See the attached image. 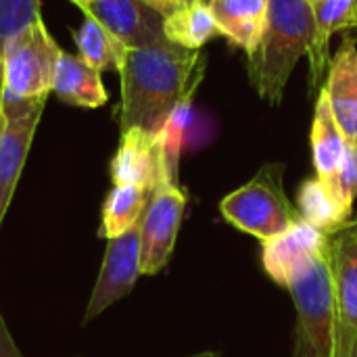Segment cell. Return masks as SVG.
<instances>
[{"label":"cell","mask_w":357,"mask_h":357,"mask_svg":"<svg viewBox=\"0 0 357 357\" xmlns=\"http://www.w3.org/2000/svg\"><path fill=\"white\" fill-rule=\"evenodd\" d=\"M203 73L205 59L201 50H186L169 42L130 48L119 71V132L144 128L157 134L184 94L203 79Z\"/></svg>","instance_id":"6da1fadb"},{"label":"cell","mask_w":357,"mask_h":357,"mask_svg":"<svg viewBox=\"0 0 357 357\" xmlns=\"http://www.w3.org/2000/svg\"><path fill=\"white\" fill-rule=\"evenodd\" d=\"M314 33V8L305 0H270L268 23L257 48L247 54V71L255 92L280 105L291 73L307 54Z\"/></svg>","instance_id":"7a4b0ae2"},{"label":"cell","mask_w":357,"mask_h":357,"mask_svg":"<svg viewBox=\"0 0 357 357\" xmlns=\"http://www.w3.org/2000/svg\"><path fill=\"white\" fill-rule=\"evenodd\" d=\"M297 307L295 357H337L339 318L331 247L301 264L287 287Z\"/></svg>","instance_id":"3957f363"},{"label":"cell","mask_w":357,"mask_h":357,"mask_svg":"<svg viewBox=\"0 0 357 357\" xmlns=\"http://www.w3.org/2000/svg\"><path fill=\"white\" fill-rule=\"evenodd\" d=\"M282 176V163H266L247 184L220 201L222 218L261 243L289 230L299 213L284 192Z\"/></svg>","instance_id":"277c9868"},{"label":"cell","mask_w":357,"mask_h":357,"mask_svg":"<svg viewBox=\"0 0 357 357\" xmlns=\"http://www.w3.org/2000/svg\"><path fill=\"white\" fill-rule=\"evenodd\" d=\"M61 52L44 19L25 27L4 46L0 56L2 96L8 100L48 98Z\"/></svg>","instance_id":"5b68a950"},{"label":"cell","mask_w":357,"mask_h":357,"mask_svg":"<svg viewBox=\"0 0 357 357\" xmlns=\"http://www.w3.org/2000/svg\"><path fill=\"white\" fill-rule=\"evenodd\" d=\"M186 201V192L176 182H163L151 192L140 220L142 276H157L169 264L176 249Z\"/></svg>","instance_id":"8992f818"},{"label":"cell","mask_w":357,"mask_h":357,"mask_svg":"<svg viewBox=\"0 0 357 357\" xmlns=\"http://www.w3.org/2000/svg\"><path fill=\"white\" fill-rule=\"evenodd\" d=\"M46 98L8 100L2 96L0 123V228L19 184L25 159L29 155Z\"/></svg>","instance_id":"52a82bcc"},{"label":"cell","mask_w":357,"mask_h":357,"mask_svg":"<svg viewBox=\"0 0 357 357\" xmlns=\"http://www.w3.org/2000/svg\"><path fill=\"white\" fill-rule=\"evenodd\" d=\"M339 318L337 357H357V220L328 234Z\"/></svg>","instance_id":"ba28073f"},{"label":"cell","mask_w":357,"mask_h":357,"mask_svg":"<svg viewBox=\"0 0 357 357\" xmlns=\"http://www.w3.org/2000/svg\"><path fill=\"white\" fill-rule=\"evenodd\" d=\"M140 276H142V268H140V224H138L130 232L107 241L102 266L94 282L82 324L84 326L90 324L107 307L128 297Z\"/></svg>","instance_id":"9c48e42d"},{"label":"cell","mask_w":357,"mask_h":357,"mask_svg":"<svg viewBox=\"0 0 357 357\" xmlns=\"http://www.w3.org/2000/svg\"><path fill=\"white\" fill-rule=\"evenodd\" d=\"M113 184H134L153 192L163 182H176L163 157L157 136L144 128H128L119 134V144L109 161Z\"/></svg>","instance_id":"30bf717a"},{"label":"cell","mask_w":357,"mask_h":357,"mask_svg":"<svg viewBox=\"0 0 357 357\" xmlns=\"http://www.w3.org/2000/svg\"><path fill=\"white\" fill-rule=\"evenodd\" d=\"M77 8L98 19L128 48H146L167 42L163 17L140 0H96Z\"/></svg>","instance_id":"8fae6325"},{"label":"cell","mask_w":357,"mask_h":357,"mask_svg":"<svg viewBox=\"0 0 357 357\" xmlns=\"http://www.w3.org/2000/svg\"><path fill=\"white\" fill-rule=\"evenodd\" d=\"M328 247V234L310 226L301 218L282 234L261 243V264L266 274L282 289L289 287L293 272Z\"/></svg>","instance_id":"7c38bea8"},{"label":"cell","mask_w":357,"mask_h":357,"mask_svg":"<svg viewBox=\"0 0 357 357\" xmlns=\"http://www.w3.org/2000/svg\"><path fill=\"white\" fill-rule=\"evenodd\" d=\"M324 92L333 115L345 134L347 142L357 144V44L356 38L345 36L339 50L331 59Z\"/></svg>","instance_id":"4fadbf2b"},{"label":"cell","mask_w":357,"mask_h":357,"mask_svg":"<svg viewBox=\"0 0 357 357\" xmlns=\"http://www.w3.org/2000/svg\"><path fill=\"white\" fill-rule=\"evenodd\" d=\"M345 149H347V138L341 132V128L333 115L328 96L322 88L320 96L316 100L314 121H312V155H314L316 178L328 188V192L335 197L337 203H339V197H337L339 172H341V165L345 159Z\"/></svg>","instance_id":"5bb4252c"},{"label":"cell","mask_w":357,"mask_h":357,"mask_svg":"<svg viewBox=\"0 0 357 357\" xmlns=\"http://www.w3.org/2000/svg\"><path fill=\"white\" fill-rule=\"evenodd\" d=\"M314 8V33L307 46L310 88L318 90L324 84V73L331 65V38L343 29H357V0H324Z\"/></svg>","instance_id":"9a60e30c"},{"label":"cell","mask_w":357,"mask_h":357,"mask_svg":"<svg viewBox=\"0 0 357 357\" xmlns=\"http://www.w3.org/2000/svg\"><path fill=\"white\" fill-rule=\"evenodd\" d=\"M220 36L251 54L266 29L270 0H209Z\"/></svg>","instance_id":"2e32d148"},{"label":"cell","mask_w":357,"mask_h":357,"mask_svg":"<svg viewBox=\"0 0 357 357\" xmlns=\"http://www.w3.org/2000/svg\"><path fill=\"white\" fill-rule=\"evenodd\" d=\"M52 92L61 102L82 109H98L109 100L100 71L84 63L77 54L61 52Z\"/></svg>","instance_id":"e0dca14e"},{"label":"cell","mask_w":357,"mask_h":357,"mask_svg":"<svg viewBox=\"0 0 357 357\" xmlns=\"http://www.w3.org/2000/svg\"><path fill=\"white\" fill-rule=\"evenodd\" d=\"M77 56L90 67L102 71H121L130 48L113 36L98 19L84 13L82 25L73 31Z\"/></svg>","instance_id":"ac0fdd59"},{"label":"cell","mask_w":357,"mask_h":357,"mask_svg":"<svg viewBox=\"0 0 357 357\" xmlns=\"http://www.w3.org/2000/svg\"><path fill=\"white\" fill-rule=\"evenodd\" d=\"M149 197L151 192L142 186L113 184L105 197L100 209V228L96 234L105 241H111L136 228L142 220Z\"/></svg>","instance_id":"d6986e66"},{"label":"cell","mask_w":357,"mask_h":357,"mask_svg":"<svg viewBox=\"0 0 357 357\" xmlns=\"http://www.w3.org/2000/svg\"><path fill=\"white\" fill-rule=\"evenodd\" d=\"M165 40L186 50H201L209 40L220 36L209 2L192 0L172 15L163 17Z\"/></svg>","instance_id":"ffe728a7"},{"label":"cell","mask_w":357,"mask_h":357,"mask_svg":"<svg viewBox=\"0 0 357 357\" xmlns=\"http://www.w3.org/2000/svg\"><path fill=\"white\" fill-rule=\"evenodd\" d=\"M297 213L310 226L322 230L324 234H333L351 218L345 215L341 205L328 192V188L318 178H307L301 182L297 190Z\"/></svg>","instance_id":"44dd1931"},{"label":"cell","mask_w":357,"mask_h":357,"mask_svg":"<svg viewBox=\"0 0 357 357\" xmlns=\"http://www.w3.org/2000/svg\"><path fill=\"white\" fill-rule=\"evenodd\" d=\"M38 19L40 0H0V56L4 46Z\"/></svg>","instance_id":"7402d4cb"},{"label":"cell","mask_w":357,"mask_h":357,"mask_svg":"<svg viewBox=\"0 0 357 357\" xmlns=\"http://www.w3.org/2000/svg\"><path fill=\"white\" fill-rule=\"evenodd\" d=\"M339 205L343 207V211L351 218L354 211V201L357 197V144L347 142L345 149V159L339 172Z\"/></svg>","instance_id":"603a6c76"},{"label":"cell","mask_w":357,"mask_h":357,"mask_svg":"<svg viewBox=\"0 0 357 357\" xmlns=\"http://www.w3.org/2000/svg\"><path fill=\"white\" fill-rule=\"evenodd\" d=\"M0 357H23L21 349L17 347L6 322H4V316L0 312Z\"/></svg>","instance_id":"cb8c5ba5"},{"label":"cell","mask_w":357,"mask_h":357,"mask_svg":"<svg viewBox=\"0 0 357 357\" xmlns=\"http://www.w3.org/2000/svg\"><path fill=\"white\" fill-rule=\"evenodd\" d=\"M140 2L149 4V6H151L153 10H157L161 17H167V15H172L174 10L182 8L184 4H188V2H192V0H140Z\"/></svg>","instance_id":"d4e9b609"},{"label":"cell","mask_w":357,"mask_h":357,"mask_svg":"<svg viewBox=\"0 0 357 357\" xmlns=\"http://www.w3.org/2000/svg\"><path fill=\"white\" fill-rule=\"evenodd\" d=\"M186 357H224L220 351H201V354H195V356H186Z\"/></svg>","instance_id":"484cf974"},{"label":"cell","mask_w":357,"mask_h":357,"mask_svg":"<svg viewBox=\"0 0 357 357\" xmlns=\"http://www.w3.org/2000/svg\"><path fill=\"white\" fill-rule=\"evenodd\" d=\"M0 123H2V63H0Z\"/></svg>","instance_id":"4316f807"},{"label":"cell","mask_w":357,"mask_h":357,"mask_svg":"<svg viewBox=\"0 0 357 357\" xmlns=\"http://www.w3.org/2000/svg\"><path fill=\"white\" fill-rule=\"evenodd\" d=\"M75 6H82V4H90V2H96V0H71Z\"/></svg>","instance_id":"83f0119b"},{"label":"cell","mask_w":357,"mask_h":357,"mask_svg":"<svg viewBox=\"0 0 357 357\" xmlns=\"http://www.w3.org/2000/svg\"><path fill=\"white\" fill-rule=\"evenodd\" d=\"M307 4H312V6H316V4H320V2H324V0H305Z\"/></svg>","instance_id":"f1b7e54d"}]
</instances>
